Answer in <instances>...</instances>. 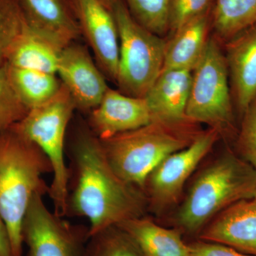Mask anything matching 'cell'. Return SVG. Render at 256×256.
Returning a JSON list of instances; mask_svg holds the SVG:
<instances>
[{
  "mask_svg": "<svg viewBox=\"0 0 256 256\" xmlns=\"http://www.w3.org/2000/svg\"><path fill=\"white\" fill-rule=\"evenodd\" d=\"M192 70H162L144 96L153 121L182 124L190 120L186 108L191 88Z\"/></svg>",
  "mask_w": 256,
  "mask_h": 256,
  "instance_id": "obj_15",
  "label": "cell"
},
{
  "mask_svg": "<svg viewBox=\"0 0 256 256\" xmlns=\"http://www.w3.org/2000/svg\"><path fill=\"white\" fill-rule=\"evenodd\" d=\"M52 173L43 151L14 127L0 132V214L8 233L13 256H22V224L32 198L48 194L44 180Z\"/></svg>",
  "mask_w": 256,
  "mask_h": 256,
  "instance_id": "obj_2",
  "label": "cell"
},
{
  "mask_svg": "<svg viewBox=\"0 0 256 256\" xmlns=\"http://www.w3.org/2000/svg\"><path fill=\"white\" fill-rule=\"evenodd\" d=\"M119 36V92L144 98L163 68L165 43L132 18L124 0H116L111 9Z\"/></svg>",
  "mask_w": 256,
  "mask_h": 256,
  "instance_id": "obj_6",
  "label": "cell"
},
{
  "mask_svg": "<svg viewBox=\"0 0 256 256\" xmlns=\"http://www.w3.org/2000/svg\"><path fill=\"white\" fill-rule=\"evenodd\" d=\"M82 36L92 48L96 64L106 77L116 82L119 36L112 12L98 0H72Z\"/></svg>",
  "mask_w": 256,
  "mask_h": 256,
  "instance_id": "obj_11",
  "label": "cell"
},
{
  "mask_svg": "<svg viewBox=\"0 0 256 256\" xmlns=\"http://www.w3.org/2000/svg\"><path fill=\"white\" fill-rule=\"evenodd\" d=\"M220 136L213 128L202 131L188 148L166 156L152 171L142 188L148 210L159 214L180 201L188 178Z\"/></svg>",
  "mask_w": 256,
  "mask_h": 256,
  "instance_id": "obj_8",
  "label": "cell"
},
{
  "mask_svg": "<svg viewBox=\"0 0 256 256\" xmlns=\"http://www.w3.org/2000/svg\"><path fill=\"white\" fill-rule=\"evenodd\" d=\"M118 226L132 238L140 256H191L178 229L164 228L144 216Z\"/></svg>",
  "mask_w": 256,
  "mask_h": 256,
  "instance_id": "obj_18",
  "label": "cell"
},
{
  "mask_svg": "<svg viewBox=\"0 0 256 256\" xmlns=\"http://www.w3.org/2000/svg\"><path fill=\"white\" fill-rule=\"evenodd\" d=\"M26 26L16 0H0V66L5 64L12 45Z\"/></svg>",
  "mask_w": 256,
  "mask_h": 256,
  "instance_id": "obj_24",
  "label": "cell"
},
{
  "mask_svg": "<svg viewBox=\"0 0 256 256\" xmlns=\"http://www.w3.org/2000/svg\"><path fill=\"white\" fill-rule=\"evenodd\" d=\"M0 256H13L9 233L0 214Z\"/></svg>",
  "mask_w": 256,
  "mask_h": 256,
  "instance_id": "obj_29",
  "label": "cell"
},
{
  "mask_svg": "<svg viewBox=\"0 0 256 256\" xmlns=\"http://www.w3.org/2000/svg\"><path fill=\"white\" fill-rule=\"evenodd\" d=\"M62 50L26 26L12 45L5 63L16 68L56 74Z\"/></svg>",
  "mask_w": 256,
  "mask_h": 256,
  "instance_id": "obj_19",
  "label": "cell"
},
{
  "mask_svg": "<svg viewBox=\"0 0 256 256\" xmlns=\"http://www.w3.org/2000/svg\"><path fill=\"white\" fill-rule=\"evenodd\" d=\"M76 110L73 98L62 85L58 92L45 104L34 108L13 127L36 144L46 154L52 165L53 180L48 194L54 212L66 216L69 172L66 161L67 133Z\"/></svg>",
  "mask_w": 256,
  "mask_h": 256,
  "instance_id": "obj_5",
  "label": "cell"
},
{
  "mask_svg": "<svg viewBox=\"0 0 256 256\" xmlns=\"http://www.w3.org/2000/svg\"><path fill=\"white\" fill-rule=\"evenodd\" d=\"M84 256H140L134 242L118 226L90 236Z\"/></svg>",
  "mask_w": 256,
  "mask_h": 256,
  "instance_id": "obj_22",
  "label": "cell"
},
{
  "mask_svg": "<svg viewBox=\"0 0 256 256\" xmlns=\"http://www.w3.org/2000/svg\"><path fill=\"white\" fill-rule=\"evenodd\" d=\"M66 150L69 160L66 216L86 218L89 237L144 216L148 210L144 192L114 171L100 140L86 121L78 120L76 124Z\"/></svg>",
  "mask_w": 256,
  "mask_h": 256,
  "instance_id": "obj_1",
  "label": "cell"
},
{
  "mask_svg": "<svg viewBox=\"0 0 256 256\" xmlns=\"http://www.w3.org/2000/svg\"><path fill=\"white\" fill-rule=\"evenodd\" d=\"M256 170L226 152L197 174L175 218L180 228L194 233L234 204L254 198Z\"/></svg>",
  "mask_w": 256,
  "mask_h": 256,
  "instance_id": "obj_3",
  "label": "cell"
},
{
  "mask_svg": "<svg viewBox=\"0 0 256 256\" xmlns=\"http://www.w3.org/2000/svg\"><path fill=\"white\" fill-rule=\"evenodd\" d=\"M43 195L32 198L22 224L28 256H84L88 227L74 225L48 210Z\"/></svg>",
  "mask_w": 256,
  "mask_h": 256,
  "instance_id": "obj_9",
  "label": "cell"
},
{
  "mask_svg": "<svg viewBox=\"0 0 256 256\" xmlns=\"http://www.w3.org/2000/svg\"><path fill=\"white\" fill-rule=\"evenodd\" d=\"M188 246L191 256H254L218 242L203 240Z\"/></svg>",
  "mask_w": 256,
  "mask_h": 256,
  "instance_id": "obj_28",
  "label": "cell"
},
{
  "mask_svg": "<svg viewBox=\"0 0 256 256\" xmlns=\"http://www.w3.org/2000/svg\"><path fill=\"white\" fill-rule=\"evenodd\" d=\"M226 60L236 104L244 114L256 97V24L229 40Z\"/></svg>",
  "mask_w": 256,
  "mask_h": 256,
  "instance_id": "obj_16",
  "label": "cell"
},
{
  "mask_svg": "<svg viewBox=\"0 0 256 256\" xmlns=\"http://www.w3.org/2000/svg\"><path fill=\"white\" fill-rule=\"evenodd\" d=\"M254 198H256V196L254 197Z\"/></svg>",
  "mask_w": 256,
  "mask_h": 256,
  "instance_id": "obj_31",
  "label": "cell"
},
{
  "mask_svg": "<svg viewBox=\"0 0 256 256\" xmlns=\"http://www.w3.org/2000/svg\"><path fill=\"white\" fill-rule=\"evenodd\" d=\"M88 116V126L100 140L144 127L153 121L144 98L127 96L110 88Z\"/></svg>",
  "mask_w": 256,
  "mask_h": 256,
  "instance_id": "obj_12",
  "label": "cell"
},
{
  "mask_svg": "<svg viewBox=\"0 0 256 256\" xmlns=\"http://www.w3.org/2000/svg\"><path fill=\"white\" fill-rule=\"evenodd\" d=\"M226 56L218 43L208 38L198 63L192 70L186 118L208 124L220 134L233 124L234 114Z\"/></svg>",
  "mask_w": 256,
  "mask_h": 256,
  "instance_id": "obj_7",
  "label": "cell"
},
{
  "mask_svg": "<svg viewBox=\"0 0 256 256\" xmlns=\"http://www.w3.org/2000/svg\"><path fill=\"white\" fill-rule=\"evenodd\" d=\"M132 18L148 31L160 36L169 30L170 0H124Z\"/></svg>",
  "mask_w": 256,
  "mask_h": 256,
  "instance_id": "obj_23",
  "label": "cell"
},
{
  "mask_svg": "<svg viewBox=\"0 0 256 256\" xmlns=\"http://www.w3.org/2000/svg\"><path fill=\"white\" fill-rule=\"evenodd\" d=\"M6 65L12 85L30 110L50 100L62 86L57 74Z\"/></svg>",
  "mask_w": 256,
  "mask_h": 256,
  "instance_id": "obj_20",
  "label": "cell"
},
{
  "mask_svg": "<svg viewBox=\"0 0 256 256\" xmlns=\"http://www.w3.org/2000/svg\"><path fill=\"white\" fill-rule=\"evenodd\" d=\"M195 122L170 124L154 120L138 129L101 140L114 171L142 190L148 175L166 156L188 148L200 131Z\"/></svg>",
  "mask_w": 256,
  "mask_h": 256,
  "instance_id": "obj_4",
  "label": "cell"
},
{
  "mask_svg": "<svg viewBox=\"0 0 256 256\" xmlns=\"http://www.w3.org/2000/svg\"><path fill=\"white\" fill-rule=\"evenodd\" d=\"M214 0H170L169 30L174 33L194 18L212 12Z\"/></svg>",
  "mask_w": 256,
  "mask_h": 256,
  "instance_id": "obj_26",
  "label": "cell"
},
{
  "mask_svg": "<svg viewBox=\"0 0 256 256\" xmlns=\"http://www.w3.org/2000/svg\"><path fill=\"white\" fill-rule=\"evenodd\" d=\"M256 24V0H214L212 26L229 40Z\"/></svg>",
  "mask_w": 256,
  "mask_h": 256,
  "instance_id": "obj_21",
  "label": "cell"
},
{
  "mask_svg": "<svg viewBox=\"0 0 256 256\" xmlns=\"http://www.w3.org/2000/svg\"><path fill=\"white\" fill-rule=\"evenodd\" d=\"M28 28L64 48L82 36L72 0H16Z\"/></svg>",
  "mask_w": 256,
  "mask_h": 256,
  "instance_id": "obj_13",
  "label": "cell"
},
{
  "mask_svg": "<svg viewBox=\"0 0 256 256\" xmlns=\"http://www.w3.org/2000/svg\"><path fill=\"white\" fill-rule=\"evenodd\" d=\"M238 148L244 160L256 170V97L244 112Z\"/></svg>",
  "mask_w": 256,
  "mask_h": 256,
  "instance_id": "obj_27",
  "label": "cell"
},
{
  "mask_svg": "<svg viewBox=\"0 0 256 256\" xmlns=\"http://www.w3.org/2000/svg\"><path fill=\"white\" fill-rule=\"evenodd\" d=\"M212 14V12L194 18L174 32L172 38L165 45L162 70H193L208 40Z\"/></svg>",
  "mask_w": 256,
  "mask_h": 256,
  "instance_id": "obj_17",
  "label": "cell"
},
{
  "mask_svg": "<svg viewBox=\"0 0 256 256\" xmlns=\"http://www.w3.org/2000/svg\"><path fill=\"white\" fill-rule=\"evenodd\" d=\"M206 226L200 236L202 240L224 244L256 256V198L234 204Z\"/></svg>",
  "mask_w": 256,
  "mask_h": 256,
  "instance_id": "obj_14",
  "label": "cell"
},
{
  "mask_svg": "<svg viewBox=\"0 0 256 256\" xmlns=\"http://www.w3.org/2000/svg\"><path fill=\"white\" fill-rule=\"evenodd\" d=\"M99 2L106 6L107 9L110 10L112 9V5H114V2L116 0H98Z\"/></svg>",
  "mask_w": 256,
  "mask_h": 256,
  "instance_id": "obj_30",
  "label": "cell"
},
{
  "mask_svg": "<svg viewBox=\"0 0 256 256\" xmlns=\"http://www.w3.org/2000/svg\"><path fill=\"white\" fill-rule=\"evenodd\" d=\"M56 74L82 114L95 109L109 88L86 47L76 42L62 50Z\"/></svg>",
  "mask_w": 256,
  "mask_h": 256,
  "instance_id": "obj_10",
  "label": "cell"
},
{
  "mask_svg": "<svg viewBox=\"0 0 256 256\" xmlns=\"http://www.w3.org/2000/svg\"><path fill=\"white\" fill-rule=\"evenodd\" d=\"M28 111L12 85L5 63L0 66V132L18 124Z\"/></svg>",
  "mask_w": 256,
  "mask_h": 256,
  "instance_id": "obj_25",
  "label": "cell"
}]
</instances>
